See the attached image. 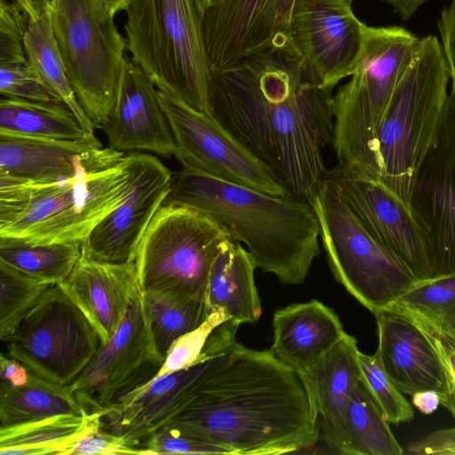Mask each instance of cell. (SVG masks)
<instances>
[{
  "mask_svg": "<svg viewBox=\"0 0 455 455\" xmlns=\"http://www.w3.org/2000/svg\"><path fill=\"white\" fill-rule=\"evenodd\" d=\"M331 92L293 49H273L211 71V115L288 194L310 201L329 172Z\"/></svg>",
  "mask_w": 455,
  "mask_h": 455,
  "instance_id": "obj_1",
  "label": "cell"
},
{
  "mask_svg": "<svg viewBox=\"0 0 455 455\" xmlns=\"http://www.w3.org/2000/svg\"><path fill=\"white\" fill-rule=\"evenodd\" d=\"M166 427L228 455H279L320 437L299 376L268 350L235 340L214 356L188 403Z\"/></svg>",
  "mask_w": 455,
  "mask_h": 455,
  "instance_id": "obj_2",
  "label": "cell"
},
{
  "mask_svg": "<svg viewBox=\"0 0 455 455\" xmlns=\"http://www.w3.org/2000/svg\"><path fill=\"white\" fill-rule=\"evenodd\" d=\"M164 204L203 212L244 243L257 267L282 284H301L319 255V223L309 201L273 196L182 165Z\"/></svg>",
  "mask_w": 455,
  "mask_h": 455,
  "instance_id": "obj_3",
  "label": "cell"
},
{
  "mask_svg": "<svg viewBox=\"0 0 455 455\" xmlns=\"http://www.w3.org/2000/svg\"><path fill=\"white\" fill-rule=\"evenodd\" d=\"M130 188L128 156L74 177L32 180L0 175V237L29 243H83L124 201Z\"/></svg>",
  "mask_w": 455,
  "mask_h": 455,
  "instance_id": "obj_4",
  "label": "cell"
},
{
  "mask_svg": "<svg viewBox=\"0 0 455 455\" xmlns=\"http://www.w3.org/2000/svg\"><path fill=\"white\" fill-rule=\"evenodd\" d=\"M450 83L439 39L433 35L421 37L379 131L370 172L364 174L411 206L417 174L435 140Z\"/></svg>",
  "mask_w": 455,
  "mask_h": 455,
  "instance_id": "obj_5",
  "label": "cell"
},
{
  "mask_svg": "<svg viewBox=\"0 0 455 455\" xmlns=\"http://www.w3.org/2000/svg\"><path fill=\"white\" fill-rule=\"evenodd\" d=\"M125 32L132 60L157 90L211 115V69L197 0H131Z\"/></svg>",
  "mask_w": 455,
  "mask_h": 455,
  "instance_id": "obj_6",
  "label": "cell"
},
{
  "mask_svg": "<svg viewBox=\"0 0 455 455\" xmlns=\"http://www.w3.org/2000/svg\"><path fill=\"white\" fill-rule=\"evenodd\" d=\"M420 39L401 26L366 25L355 70L332 97L339 164L370 172L379 131Z\"/></svg>",
  "mask_w": 455,
  "mask_h": 455,
  "instance_id": "obj_7",
  "label": "cell"
},
{
  "mask_svg": "<svg viewBox=\"0 0 455 455\" xmlns=\"http://www.w3.org/2000/svg\"><path fill=\"white\" fill-rule=\"evenodd\" d=\"M309 202L335 280L374 315L392 306L419 282L404 264L366 231L327 176Z\"/></svg>",
  "mask_w": 455,
  "mask_h": 455,
  "instance_id": "obj_8",
  "label": "cell"
},
{
  "mask_svg": "<svg viewBox=\"0 0 455 455\" xmlns=\"http://www.w3.org/2000/svg\"><path fill=\"white\" fill-rule=\"evenodd\" d=\"M228 230L196 209L163 204L140 243L135 266L142 291H156L206 303L208 282Z\"/></svg>",
  "mask_w": 455,
  "mask_h": 455,
  "instance_id": "obj_9",
  "label": "cell"
},
{
  "mask_svg": "<svg viewBox=\"0 0 455 455\" xmlns=\"http://www.w3.org/2000/svg\"><path fill=\"white\" fill-rule=\"evenodd\" d=\"M53 36L76 99L102 129L118 96L127 41L114 18H103L91 0H54L49 9Z\"/></svg>",
  "mask_w": 455,
  "mask_h": 455,
  "instance_id": "obj_10",
  "label": "cell"
},
{
  "mask_svg": "<svg viewBox=\"0 0 455 455\" xmlns=\"http://www.w3.org/2000/svg\"><path fill=\"white\" fill-rule=\"evenodd\" d=\"M4 342L10 357L64 387L75 382L103 344L94 326L59 284L44 292Z\"/></svg>",
  "mask_w": 455,
  "mask_h": 455,
  "instance_id": "obj_11",
  "label": "cell"
},
{
  "mask_svg": "<svg viewBox=\"0 0 455 455\" xmlns=\"http://www.w3.org/2000/svg\"><path fill=\"white\" fill-rule=\"evenodd\" d=\"M164 361L154 344L139 287L116 332L68 389L88 414L100 413L151 383Z\"/></svg>",
  "mask_w": 455,
  "mask_h": 455,
  "instance_id": "obj_12",
  "label": "cell"
},
{
  "mask_svg": "<svg viewBox=\"0 0 455 455\" xmlns=\"http://www.w3.org/2000/svg\"><path fill=\"white\" fill-rule=\"evenodd\" d=\"M366 231L419 281L435 276L427 230L412 207L381 182L339 164L326 175Z\"/></svg>",
  "mask_w": 455,
  "mask_h": 455,
  "instance_id": "obj_13",
  "label": "cell"
},
{
  "mask_svg": "<svg viewBox=\"0 0 455 455\" xmlns=\"http://www.w3.org/2000/svg\"><path fill=\"white\" fill-rule=\"evenodd\" d=\"M176 145L175 157L216 179L273 196L288 194L275 174L212 116L158 91Z\"/></svg>",
  "mask_w": 455,
  "mask_h": 455,
  "instance_id": "obj_14",
  "label": "cell"
},
{
  "mask_svg": "<svg viewBox=\"0 0 455 455\" xmlns=\"http://www.w3.org/2000/svg\"><path fill=\"white\" fill-rule=\"evenodd\" d=\"M365 27L355 16L351 0H295L289 36L314 76L333 90L355 72Z\"/></svg>",
  "mask_w": 455,
  "mask_h": 455,
  "instance_id": "obj_15",
  "label": "cell"
},
{
  "mask_svg": "<svg viewBox=\"0 0 455 455\" xmlns=\"http://www.w3.org/2000/svg\"><path fill=\"white\" fill-rule=\"evenodd\" d=\"M127 156V196L82 243V256L91 260L116 265L134 262L147 228L170 192L173 172L158 158L144 153Z\"/></svg>",
  "mask_w": 455,
  "mask_h": 455,
  "instance_id": "obj_16",
  "label": "cell"
},
{
  "mask_svg": "<svg viewBox=\"0 0 455 455\" xmlns=\"http://www.w3.org/2000/svg\"><path fill=\"white\" fill-rule=\"evenodd\" d=\"M294 1L213 0L202 13L211 71L265 51L293 49L289 28Z\"/></svg>",
  "mask_w": 455,
  "mask_h": 455,
  "instance_id": "obj_17",
  "label": "cell"
},
{
  "mask_svg": "<svg viewBox=\"0 0 455 455\" xmlns=\"http://www.w3.org/2000/svg\"><path fill=\"white\" fill-rule=\"evenodd\" d=\"M411 206L427 230L435 276L455 273V80L431 148L418 172Z\"/></svg>",
  "mask_w": 455,
  "mask_h": 455,
  "instance_id": "obj_18",
  "label": "cell"
},
{
  "mask_svg": "<svg viewBox=\"0 0 455 455\" xmlns=\"http://www.w3.org/2000/svg\"><path fill=\"white\" fill-rule=\"evenodd\" d=\"M155 87L142 69L126 59L115 108L102 127L109 148L175 156L177 145Z\"/></svg>",
  "mask_w": 455,
  "mask_h": 455,
  "instance_id": "obj_19",
  "label": "cell"
},
{
  "mask_svg": "<svg viewBox=\"0 0 455 455\" xmlns=\"http://www.w3.org/2000/svg\"><path fill=\"white\" fill-rule=\"evenodd\" d=\"M126 156L103 148L94 135L79 140H51L0 134V175L32 180L74 177L84 170L100 171Z\"/></svg>",
  "mask_w": 455,
  "mask_h": 455,
  "instance_id": "obj_20",
  "label": "cell"
},
{
  "mask_svg": "<svg viewBox=\"0 0 455 455\" xmlns=\"http://www.w3.org/2000/svg\"><path fill=\"white\" fill-rule=\"evenodd\" d=\"M357 340L346 334L316 364L298 374L306 390L320 437L335 453L343 454L346 414L360 380Z\"/></svg>",
  "mask_w": 455,
  "mask_h": 455,
  "instance_id": "obj_21",
  "label": "cell"
},
{
  "mask_svg": "<svg viewBox=\"0 0 455 455\" xmlns=\"http://www.w3.org/2000/svg\"><path fill=\"white\" fill-rule=\"evenodd\" d=\"M379 345L376 350L388 376L407 395L446 390L441 363L419 328L401 312L387 308L375 315Z\"/></svg>",
  "mask_w": 455,
  "mask_h": 455,
  "instance_id": "obj_22",
  "label": "cell"
},
{
  "mask_svg": "<svg viewBox=\"0 0 455 455\" xmlns=\"http://www.w3.org/2000/svg\"><path fill=\"white\" fill-rule=\"evenodd\" d=\"M94 326L105 344L127 314L139 289L135 262L102 263L81 256L68 277L59 284Z\"/></svg>",
  "mask_w": 455,
  "mask_h": 455,
  "instance_id": "obj_23",
  "label": "cell"
},
{
  "mask_svg": "<svg viewBox=\"0 0 455 455\" xmlns=\"http://www.w3.org/2000/svg\"><path fill=\"white\" fill-rule=\"evenodd\" d=\"M272 326L269 351L298 374L316 364L347 334L335 311L316 299L277 310Z\"/></svg>",
  "mask_w": 455,
  "mask_h": 455,
  "instance_id": "obj_24",
  "label": "cell"
},
{
  "mask_svg": "<svg viewBox=\"0 0 455 455\" xmlns=\"http://www.w3.org/2000/svg\"><path fill=\"white\" fill-rule=\"evenodd\" d=\"M256 268L241 243L233 238L226 240L210 273L206 294L210 314L223 310L238 325L258 322L262 308L254 282Z\"/></svg>",
  "mask_w": 455,
  "mask_h": 455,
  "instance_id": "obj_25",
  "label": "cell"
},
{
  "mask_svg": "<svg viewBox=\"0 0 455 455\" xmlns=\"http://www.w3.org/2000/svg\"><path fill=\"white\" fill-rule=\"evenodd\" d=\"M63 414H88L68 387L52 383L31 371L21 384L1 382L0 429Z\"/></svg>",
  "mask_w": 455,
  "mask_h": 455,
  "instance_id": "obj_26",
  "label": "cell"
},
{
  "mask_svg": "<svg viewBox=\"0 0 455 455\" xmlns=\"http://www.w3.org/2000/svg\"><path fill=\"white\" fill-rule=\"evenodd\" d=\"M0 134L79 140L86 134L66 104H44L2 96Z\"/></svg>",
  "mask_w": 455,
  "mask_h": 455,
  "instance_id": "obj_27",
  "label": "cell"
},
{
  "mask_svg": "<svg viewBox=\"0 0 455 455\" xmlns=\"http://www.w3.org/2000/svg\"><path fill=\"white\" fill-rule=\"evenodd\" d=\"M98 417L63 414L0 429V455H62Z\"/></svg>",
  "mask_w": 455,
  "mask_h": 455,
  "instance_id": "obj_28",
  "label": "cell"
},
{
  "mask_svg": "<svg viewBox=\"0 0 455 455\" xmlns=\"http://www.w3.org/2000/svg\"><path fill=\"white\" fill-rule=\"evenodd\" d=\"M28 62L69 108L83 131L94 135L95 126L80 106L66 75L51 26L49 11L38 18L28 19L24 34Z\"/></svg>",
  "mask_w": 455,
  "mask_h": 455,
  "instance_id": "obj_29",
  "label": "cell"
},
{
  "mask_svg": "<svg viewBox=\"0 0 455 455\" xmlns=\"http://www.w3.org/2000/svg\"><path fill=\"white\" fill-rule=\"evenodd\" d=\"M82 256L81 243H29L0 237V263L47 284H60Z\"/></svg>",
  "mask_w": 455,
  "mask_h": 455,
  "instance_id": "obj_30",
  "label": "cell"
},
{
  "mask_svg": "<svg viewBox=\"0 0 455 455\" xmlns=\"http://www.w3.org/2000/svg\"><path fill=\"white\" fill-rule=\"evenodd\" d=\"M393 435L361 379L351 395L346 414L345 455H402Z\"/></svg>",
  "mask_w": 455,
  "mask_h": 455,
  "instance_id": "obj_31",
  "label": "cell"
},
{
  "mask_svg": "<svg viewBox=\"0 0 455 455\" xmlns=\"http://www.w3.org/2000/svg\"><path fill=\"white\" fill-rule=\"evenodd\" d=\"M154 344L164 359L172 343L210 316L204 301L171 293L142 291Z\"/></svg>",
  "mask_w": 455,
  "mask_h": 455,
  "instance_id": "obj_32",
  "label": "cell"
},
{
  "mask_svg": "<svg viewBox=\"0 0 455 455\" xmlns=\"http://www.w3.org/2000/svg\"><path fill=\"white\" fill-rule=\"evenodd\" d=\"M47 284L0 263V339L4 341L38 302Z\"/></svg>",
  "mask_w": 455,
  "mask_h": 455,
  "instance_id": "obj_33",
  "label": "cell"
},
{
  "mask_svg": "<svg viewBox=\"0 0 455 455\" xmlns=\"http://www.w3.org/2000/svg\"><path fill=\"white\" fill-rule=\"evenodd\" d=\"M360 379L383 418L389 424L409 423L414 418L412 406L384 369L375 352H358Z\"/></svg>",
  "mask_w": 455,
  "mask_h": 455,
  "instance_id": "obj_34",
  "label": "cell"
},
{
  "mask_svg": "<svg viewBox=\"0 0 455 455\" xmlns=\"http://www.w3.org/2000/svg\"><path fill=\"white\" fill-rule=\"evenodd\" d=\"M388 308L401 312L414 323L435 351L446 384L440 403L455 420V326L395 303Z\"/></svg>",
  "mask_w": 455,
  "mask_h": 455,
  "instance_id": "obj_35",
  "label": "cell"
},
{
  "mask_svg": "<svg viewBox=\"0 0 455 455\" xmlns=\"http://www.w3.org/2000/svg\"><path fill=\"white\" fill-rule=\"evenodd\" d=\"M395 304L455 326V273L418 282Z\"/></svg>",
  "mask_w": 455,
  "mask_h": 455,
  "instance_id": "obj_36",
  "label": "cell"
},
{
  "mask_svg": "<svg viewBox=\"0 0 455 455\" xmlns=\"http://www.w3.org/2000/svg\"><path fill=\"white\" fill-rule=\"evenodd\" d=\"M227 320L230 318L225 311H215L199 327L178 338L169 348L156 378L181 371L209 359L204 355L207 342L214 329Z\"/></svg>",
  "mask_w": 455,
  "mask_h": 455,
  "instance_id": "obj_37",
  "label": "cell"
},
{
  "mask_svg": "<svg viewBox=\"0 0 455 455\" xmlns=\"http://www.w3.org/2000/svg\"><path fill=\"white\" fill-rule=\"evenodd\" d=\"M0 93L37 103L65 104L28 62L0 64Z\"/></svg>",
  "mask_w": 455,
  "mask_h": 455,
  "instance_id": "obj_38",
  "label": "cell"
},
{
  "mask_svg": "<svg viewBox=\"0 0 455 455\" xmlns=\"http://www.w3.org/2000/svg\"><path fill=\"white\" fill-rule=\"evenodd\" d=\"M28 17L15 4H0V64L27 63L24 34Z\"/></svg>",
  "mask_w": 455,
  "mask_h": 455,
  "instance_id": "obj_39",
  "label": "cell"
},
{
  "mask_svg": "<svg viewBox=\"0 0 455 455\" xmlns=\"http://www.w3.org/2000/svg\"><path fill=\"white\" fill-rule=\"evenodd\" d=\"M140 454H221L228 452L217 445L199 441L165 427L141 447Z\"/></svg>",
  "mask_w": 455,
  "mask_h": 455,
  "instance_id": "obj_40",
  "label": "cell"
},
{
  "mask_svg": "<svg viewBox=\"0 0 455 455\" xmlns=\"http://www.w3.org/2000/svg\"><path fill=\"white\" fill-rule=\"evenodd\" d=\"M131 454L121 437L100 427V415L91 427L69 444L62 455Z\"/></svg>",
  "mask_w": 455,
  "mask_h": 455,
  "instance_id": "obj_41",
  "label": "cell"
},
{
  "mask_svg": "<svg viewBox=\"0 0 455 455\" xmlns=\"http://www.w3.org/2000/svg\"><path fill=\"white\" fill-rule=\"evenodd\" d=\"M405 452L414 455H455V427L434 431L411 442Z\"/></svg>",
  "mask_w": 455,
  "mask_h": 455,
  "instance_id": "obj_42",
  "label": "cell"
},
{
  "mask_svg": "<svg viewBox=\"0 0 455 455\" xmlns=\"http://www.w3.org/2000/svg\"><path fill=\"white\" fill-rule=\"evenodd\" d=\"M437 28L451 79L455 80V0H451L450 5L443 9Z\"/></svg>",
  "mask_w": 455,
  "mask_h": 455,
  "instance_id": "obj_43",
  "label": "cell"
},
{
  "mask_svg": "<svg viewBox=\"0 0 455 455\" xmlns=\"http://www.w3.org/2000/svg\"><path fill=\"white\" fill-rule=\"evenodd\" d=\"M412 406L421 413L429 415L436 411L440 403V395L434 390H425L411 395Z\"/></svg>",
  "mask_w": 455,
  "mask_h": 455,
  "instance_id": "obj_44",
  "label": "cell"
},
{
  "mask_svg": "<svg viewBox=\"0 0 455 455\" xmlns=\"http://www.w3.org/2000/svg\"><path fill=\"white\" fill-rule=\"evenodd\" d=\"M390 4L393 11L403 20H408L429 0H382Z\"/></svg>",
  "mask_w": 455,
  "mask_h": 455,
  "instance_id": "obj_45",
  "label": "cell"
},
{
  "mask_svg": "<svg viewBox=\"0 0 455 455\" xmlns=\"http://www.w3.org/2000/svg\"><path fill=\"white\" fill-rule=\"evenodd\" d=\"M96 12L103 18H114L121 11H126L131 0H91Z\"/></svg>",
  "mask_w": 455,
  "mask_h": 455,
  "instance_id": "obj_46",
  "label": "cell"
},
{
  "mask_svg": "<svg viewBox=\"0 0 455 455\" xmlns=\"http://www.w3.org/2000/svg\"><path fill=\"white\" fill-rule=\"evenodd\" d=\"M54 0H14V3L27 15L28 19H36L48 12Z\"/></svg>",
  "mask_w": 455,
  "mask_h": 455,
  "instance_id": "obj_47",
  "label": "cell"
},
{
  "mask_svg": "<svg viewBox=\"0 0 455 455\" xmlns=\"http://www.w3.org/2000/svg\"><path fill=\"white\" fill-rule=\"evenodd\" d=\"M213 0H197L202 12L212 4Z\"/></svg>",
  "mask_w": 455,
  "mask_h": 455,
  "instance_id": "obj_48",
  "label": "cell"
},
{
  "mask_svg": "<svg viewBox=\"0 0 455 455\" xmlns=\"http://www.w3.org/2000/svg\"><path fill=\"white\" fill-rule=\"evenodd\" d=\"M353 2V0H351Z\"/></svg>",
  "mask_w": 455,
  "mask_h": 455,
  "instance_id": "obj_49",
  "label": "cell"
}]
</instances>
